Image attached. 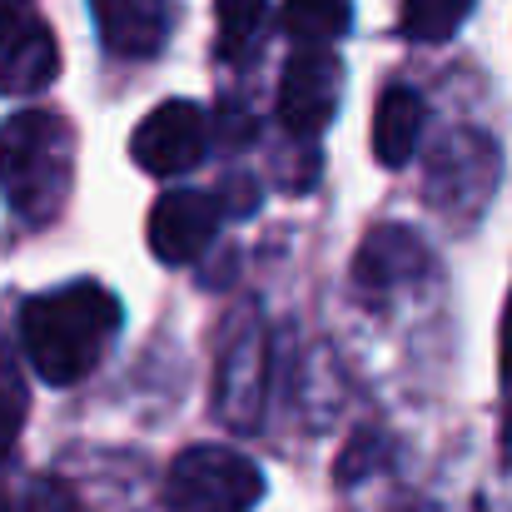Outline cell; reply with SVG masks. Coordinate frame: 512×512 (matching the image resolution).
Returning <instances> with one entry per match:
<instances>
[{"mask_svg": "<svg viewBox=\"0 0 512 512\" xmlns=\"http://www.w3.org/2000/svg\"><path fill=\"white\" fill-rule=\"evenodd\" d=\"M120 299L95 284V279H75V284H60L50 294H35L20 314V343H25V358L30 368L65 388V383H80L100 358L110 339L120 334Z\"/></svg>", "mask_w": 512, "mask_h": 512, "instance_id": "6da1fadb", "label": "cell"}, {"mask_svg": "<svg viewBox=\"0 0 512 512\" xmlns=\"http://www.w3.org/2000/svg\"><path fill=\"white\" fill-rule=\"evenodd\" d=\"M75 184V130L50 110H15L0 125V199L25 224H50Z\"/></svg>", "mask_w": 512, "mask_h": 512, "instance_id": "7a4b0ae2", "label": "cell"}, {"mask_svg": "<svg viewBox=\"0 0 512 512\" xmlns=\"http://www.w3.org/2000/svg\"><path fill=\"white\" fill-rule=\"evenodd\" d=\"M165 498L179 512H254L264 498V473L234 448H184L170 463Z\"/></svg>", "mask_w": 512, "mask_h": 512, "instance_id": "3957f363", "label": "cell"}, {"mask_svg": "<svg viewBox=\"0 0 512 512\" xmlns=\"http://www.w3.org/2000/svg\"><path fill=\"white\" fill-rule=\"evenodd\" d=\"M343 95V65L329 45H304L299 55H289L284 75H279V125L294 140H314L334 115H339Z\"/></svg>", "mask_w": 512, "mask_h": 512, "instance_id": "277c9868", "label": "cell"}, {"mask_svg": "<svg viewBox=\"0 0 512 512\" xmlns=\"http://www.w3.org/2000/svg\"><path fill=\"white\" fill-rule=\"evenodd\" d=\"M204 140H209V125H204L199 105L165 100V105H155L140 120V130L130 140V155H135V165L145 174L174 179V174H189L204 160Z\"/></svg>", "mask_w": 512, "mask_h": 512, "instance_id": "5b68a950", "label": "cell"}, {"mask_svg": "<svg viewBox=\"0 0 512 512\" xmlns=\"http://www.w3.org/2000/svg\"><path fill=\"white\" fill-rule=\"evenodd\" d=\"M493 179H498L493 140L463 130V135L443 140V150L433 155V165H428V199L438 209H448V214H473L493 194Z\"/></svg>", "mask_w": 512, "mask_h": 512, "instance_id": "8992f818", "label": "cell"}, {"mask_svg": "<svg viewBox=\"0 0 512 512\" xmlns=\"http://www.w3.org/2000/svg\"><path fill=\"white\" fill-rule=\"evenodd\" d=\"M60 75V45L25 5L0 10V95H35Z\"/></svg>", "mask_w": 512, "mask_h": 512, "instance_id": "52a82bcc", "label": "cell"}, {"mask_svg": "<svg viewBox=\"0 0 512 512\" xmlns=\"http://www.w3.org/2000/svg\"><path fill=\"white\" fill-rule=\"evenodd\" d=\"M219 234V204L209 194H194V189H170L155 199L150 209V254L160 264H194L209 239Z\"/></svg>", "mask_w": 512, "mask_h": 512, "instance_id": "ba28073f", "label": "cell"}, {"mask_svg": "<svg viewBox=\"0 0 512 512\" xmlns=\"http://www.w3.org/2000/svg\"><path fill=\"white\" fill-rule=\"evenodd\" d=\"M264 368H269V343L259 329L229 343L219 363V413L229 428H259L264 413Z\"/></svg>", "mask_w": 512, "mask_h": 512, "instance_id": "9c48e42d", "label": "cell"}, {"mask_svg": "<svg viewBox=\"0 0 512 512\" xmlns=\"http://www.w3.org/2000/svg\"><path fill=\"white\" fill-rule=\"evenodd\" d=\"M90 5H95V25H100L105 50L145 60L165 45V30H170L165 0H90Z\"/></svg>", "mask_w": 512, "mask_h": 512, "instance_id": "30bf717a", "label": "cell"}, {"mask_svg": "<svg viewBox=\"0 0 512 512\" xmlns=\"http://www.w3.org/2000/svg\"><path fill=\"white\" fill-rule=\"evenodd\" d=\"M423 125H428L423 95L413 85H388L373 105V160L388 170L408 165L418 140H423Z\"/></svg>", "mask_w": 512, "mask_h": 512, "instance_id": "8fae6325", "label": "cell"}, {"mask_svg": "<svg viewBox=\"0 0 512 512\" xmlns=\"http://www.w3.org/2000/svg\"><path fill=\"white\" fill-rule=\"evenodd\" d=\"M423 264H428L423 239L408 234V229H398V224H388V229H378V234L363 239L358 264H353V279H358V289H403L413 274H423Z\"/></svg>", "mask_w": 512, "mask_h": 512, "instance_id": "7c38bea8", "label": "cell"}, {"mask_svg": "<svg viewBox=\"0 0 512 512\" xmlns=\"http://www.w3.org/2000/svg\"><path fill=\"white\" fill-rule=\"evenodd\" d=\"M353 20L348 0H284V30L299 45H329L339 40Z\"/></svg>", "mask_w": 512, "mask_h": 512, "instance_id": "4fadbf2b", "label": "cell"}, {"mask_svg": "<svg viewBox=\"0 0 512 512\" xmlns=\"http://www.w3.org/2000/svg\"><path fill=\"white\" fill-rule=\"evenodd\" d=\"M468 10L473 0H403V30L408 40L433 45V40H448L468 20Z\"/></svg>", "mask_w": 512, "mask_h": 512, "instance_id": "5bb4252c", "label": "cell"}, {"mask_svg": "<svg viewBox=\"0 0 512 512\" xmlns=\"http://www.w3.org/2000/svg\"><path fill=\"white\" fill-rule=\"evenodd\" d=\"M264 5L269 0H214V15H219V55H239L254 30L264 25Z\"/></svg>", "mask_w": 512, "mask_h": 512, "instance_id": "9a60e30c", "label": "cell"}, {"mask_svg": "<svg viewBox=\"0 0 512 512\" xmlns=\"http://www.w3.org/2000/svg\"><path fill=\"white\" fill-rule=\"evenodd\" d=\"M498 368H503V398H508V458H512V294H508V309H503V353H498Z\"/></svg>", "mask_w": 512, "mask_h": 512, "instance_id": "2e32d148", "label": "cell"}, {"mask_svg": "<svg viewBox=\"0 0 512 512\" xmlns=\"http://www.w3.org/2000/svg\"><path fill=\"white\" fill-rule=\"evenodd\" d=\"M15 5H25V0H0V10H15Z\"/></svg>", "mask_w": 512, "mask_h": 512, "instance_id": "e0dca14e", "label": "cell"}, {"mask_svg": "<svg viewBox=\"0 0 512 512\" xmlns=\"http://www.w3.org/2000/svg\"><path fill=\"white\" fill-rule=\"evenodd\" d=\"M0 512H10V503H5V493H0Z\"/></svg>", "mask_w": 512, "mask_h": 512, "instance_id": "ac0fdd59", "label": "cell"}]
</instances>
